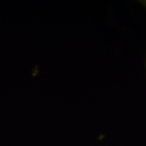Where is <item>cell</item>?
<instances>
[{
  "mask_svg": "<svg viewBox=\"0 0 146 146\" xmlns=\"http://www.w3.org/2000/svg\"><path fill=\"white\" fill-rule=\"evenodd\" d=\"M141 4H142L143 6H145L146 8V0H145V1H141Z\"/></svg>",
  "mask_w": 146,
  "mask_h": 146,
  "instance_id": "6da1fadb",
  "label": "cell"
}]
</instances>
